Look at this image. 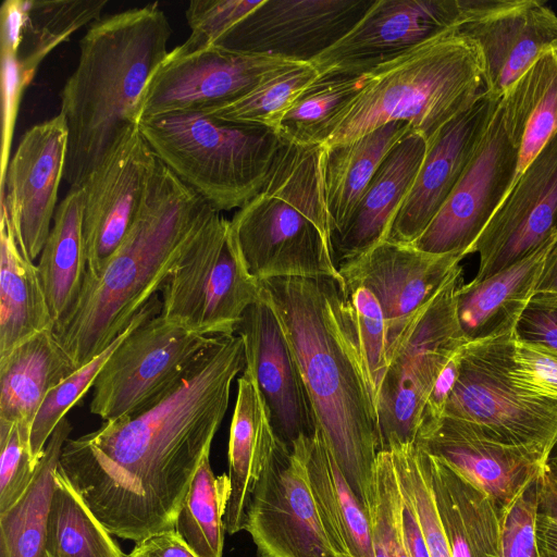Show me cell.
Wrapping results in <instances>:
<instances>
[{
  "label": "cell",
  "instance_id": "1",
  "mask_svg": "<svg viewBox=\"0 0 557 557\" xmlns=\"http://www.w3.org/2000/svg\"><path fill=\"white\" fill-rule=\"evenodd\" d=\"M245 368L240 336H210L180 384L154 407L65 442L58 469L112 535L138 543L175 529Z\"/></svg>",
  "mask_w": 557,
  "mask_h": 557
},
{
  "label": "cell",
  "instance_id": "2",
  "mask_svg": "<svg viewBox=\"0 0 557 557\" xmlns=\"http://www.w3.org/2000/svg\"><path fill=\"white\" fill-rule=\"evenodd\" d=\"M298 368L319 431L367 510L381 451L375 395L344 282L260 281Z\"/></svg>",
  "mask_w": 557,
  "mask_h": 557
},
{
  "label": "cell",
  "instance_id": "3",
  "mask_svg": "<svg viewBox=\"0 0 557 557\" xmlns=\"http://www.w3.org/2000/svg\"><path fill=\"white\" fill-rule=\"evenodd\" d=\"M215 210L159 159L125 239L81 292L53 332L75 367L88 363L123 333L162 290Z\"/></svg>",
  "mask_w": 557,
  "mask_h": 557
},
{
  "label": "cell",
  "instance_id": "4",
  "mask_svg": "<svg viewBox=\"0 0 557 557\" xmlns=\"http://www.w3.org/2000/svg\"><path fill=\"white\" fill-rule=\"evenodd\" d=\"M172 28L158 3L90 24L61 91L69 132L63 180L81 188L125 133L138 123L144 90L168 55Z\"/></svg>",
  "mask_w": 557,
  "mask_h": 557
},
{
  "label": "cell",
  "instance_id": "5",
  "mask_svg": "<svg viewBox=\"0 0 557 557\" xmlns=\"http://www.w3.org/2000/svg\"><path fill=\"white\" fill-rule=\"evenodd\" d=\"M483 90L480 52L454 28L366 73L324 145L354 140L392 122L407 123L428 145Z\"/></svg>",
  "mask_w": 557,
  "mask_h": 557
},
{
  "label": "cell",
  "instance_id": "6",
  "mask_svg": "<svg viewBox=\"0 0 557 557\" xmlns=\"http://www.w3.org/2000/svg\"><path fill=\"white\" fill-rule=\"evenodd\" d=\"M137 125L156 157L219 212L261 193L284 143L273 129L202 111L141 117Z\"/></svg>",
  "mask_w": 557,
  "mask_h": 557
},
{
  "label": "cell",
  "instance_id": "7",
  "mask_svg": "<svg viewBox=\"0 0 557 557\" xmlns=\"http://www.w3.org/2000/svg\"><path fill=\"white\" fill-rule=\"evenodd\" d=\"M260 292L230 220L214 211L162 288L161 313L206 336L235 334Z\"/></svg>",
  "mask_w": 557,
  "mask_h": 557
},
{
  "label": "cell",
  "instance_id": "8",
  "mask_svg": "<svg viewBox=\"0 0 557 557\" xmlns=\"http://www.w3.org/2000/svg\"><path fill=\"white\" fill-rule=\"evenodd\" d=\"M460 283L462 267L422 310L389 360L376 394L381 451L416 441L435 380L467 344L456 314Z\"/></svg>",
  "mask_w": 557,
  "mask_h": 557
},
{
  "label": "cell",
  "instance_id": "9",
  "mask_svg": "<svg viewBox=\"0 0 557 557\" xmlns=\"http://www.w3.org/2000/svg\"><path fill=\"white\" fill-rule=\"evenodd\" d=\"M209 339L162 313L149 319L103 364L90 412L106 422L148 411L180 384Z\"/></svg>",
  "mask_w": 557,
  "mask_h": 557
},
{
  "label": "cell",
  "instance_id": "10",
  "mask_svg": "<svg viewBox=\"0 0 557 557\" xmlns=\"http://www.w3.org/2000/svg\"><path fill=\"white\" fill-rule=\"evenodd\" d=\"M458 356V376L444 417L468 421L495 441L546 456L557 435V404L516 386L479 342L463 345Z\"/></svg>",
  "mask_w": 557,
  "mask_h": 557
},
{
  "label": "cell",
  "instance_id": "11",
  "mask_svg": "<svg viewBox=\"0 0 557 557\" xmlns=\"http://www.w3.org/2000/svg\"><path fill=\"white\" fill-rule=\"evenodd\" d=\"M519 145L500 107L451 194L411 245L465 258L509 191L517 175Z\"/></svg>",
  "mask_w": 557,
  "mask_h": 557
},
{
  "label": "cell",
  "instance_id": "12",
  "mask_svg": "<svg viewBox=\"0 0 557 557\" xmlns=\"http://www.w3.org/2000/svg\"><path fill=\"white\" fill-rule=\"evenodd\" d=\"M244 530L258 557H335L302 459L278 438L250 494Z\"/></svg>",
  "mask_w": 557,
  "mask_h": 557
},
{
  "label": "cell",
  "instance_id": "13",
  "mask_svg": "<svg viewBox=\"0 0 557 557\" xmlns=\"http://www.w3.org/2000/svg\"><path fill=\"white\" fill-rule=\"evenodd\" d=\"M294 63L218 46L193 52H181L175 47L151 75L140 99L138 121L230 103Z\"/></svg>",
  "mask_w": 557,
  "mask_h": 557
},
{
  "label": "cell",
  "instance_id": "14",
  "mask_svg": "<svg viewBox=\"0 0 557 557\" xmlns=\"http://www.w3.org/2000/svg\"><path fill=\"white\" fill-rule=\"evenodd\" d=\"M374 0H262L212 46L312 62L345 36Z\"/></svg>",
  "mask_w": 557,
  "mask_h": 557
},
{
  "label": "cell",
  "instance_id": "15",
  "mask_svg": "<svg viewBox=\"0 0 557 557\" xmlns=\"http://www.w3.org/2000/svg\"><path fill=\"white\" fill-rule=\"evenodd\" d=\"M230 224L257 280L327 276L343 281L329 238L289 201L261 191L237 210Z\"/></svg>",
  "mask_w": 557,
  "mask_h": 557
},
{
  "label": "cell",
  "instance_id": "16",
  "mask_svg": "<svg viewBox=\"0 0 557 557\" xmlns=\"http://www.w3.org/2000/svg\"><path fill=\"white\" fill-rule=\"evenodd\" d=\"M462 256L434 255L411 244L383 240L337 270L344 286H364L385 320L388 363L416 319L461 268Z\"/></svg>",
  "mask_w": 557,
  "mask_h": 557
},
{
  "label": "cell",
  "instance_id": "17",
  "mask_svg": "<svg viewBox=\"0 0 557 557\" xmlns=\"http://www.w3.org/2000/svg\"><path fill=\"white\" fill-rule=\"evenodd\" d=\"M456 30L478 48L483 88L502 98L545 51L557 48V14L536 0H459Z\"/></svg>",
  "mask_w": 557,
  "mask_h": 557
},
{
  "label": "cell",
  "instance_id": "18",
  "mask_svg": "<svg viewBox=\"0 0 557 557\" xmlns=\"http://www.w3.org/2000/svg\"><path fill=\"white\" fill-rule=\"evenodd\" d=\"M557 236V133L516 177L471 247L479 253L473 281L528 258Z\"/></svg>",
  "mask_w": 557,
  "mask_h": 557
},
{
  "label": "cell",
  "instance_id": "19",
  "mask_svg": "<svg viewBox=\"0 0 557 557\" xmlns=\"http://www.w3.org/2000/svg\"><path fill=\"white\" fill-rule=\"evenodd\" d=\"M459 0H374L356 25L311 63L321 75H362L456 28Z\"/></svg>",
  "mask_w": 557,
  "mask_h": 557
},
{
  "label": "cell",
  "instance_id": "20",
  "mask_svg": "<svg viewBox=\"0 0 557 557\" xmlns=\"http://www.w3.org/2000/svg\"><path fill=\"white\" fill-rule=\"evenodd\" d=\"M157 160L134 125L81 187L87 274L98 275L125 239Z\"/></svg>",
  "mask_w": 557,
  "mask_h": 557
},
{
  "label": "cell",
  "instance_id": "21",
  "mask_svg": "<svg viewBox=\"0 0 557 557\" xmlns=\"http://www.w3.org/2000/svg\"><path fill=\"white\" fill-rule=\"evenodd\" d=\"M67 139L65 119L59 113L28 128L9 162L0 210L7 214L20 250L33 262L51 230Z\"/></svg>",
  "mask_w": 557,
  "mask_h": 557
},
{
  "label": "cell",
  "instance_id": "22",
  "mask_svg": "<svg viewBox=\"0 0 557 557\" xmlns=\"http://www.w3.org/2000/svg\"><path fill=\"white\" fill-rule=\"evenodd\" d=\"M414 443L482 488L502 518L544 470L542 453L495 441L461 419L443 417L422 425Z\"/></svg>",
  "mask_w": 557,
  "mask_h": 557
},
{
  "label": "cell",
  "instance_id": "23",
  "mask_svg": "<svg viewBox=\"0 0 557 557\" xmlns=\"http://www.w3.org/2000/svg\"><path fill=\"white\" fill-rule=\"evenodd\" d=\"M499 101V97L483 90L470 108L450 120L426 145L421 168L386 240L412 244L425 231L459 182Z\"/></svg>",
  "mask_w": 557,
  "mask_h": 557
},
{
  "label": "cell",
  "instance_id": "24",
  "mask_svg": "<svg viewBox=\"0 0 557 557\" xmlns=\"http://www.w3.org/2000/svg\"><path fill=\"white\" fill-rule=\"evenodd\" d=\"M235 334L243 339L246 368L264 398L276 437L292 447L313 436L318 425L298 368L276 315L261 297L247 308Z\"/></svg>",
  "mask_w": 557,
  "mask_h": 557
},
{
  "label": "cell",
  "instance_id": "25",
  "mask_svg": "<svg viewBox=\"0 0 557 557\" xmlns=\"http://www.w3.org/2000/svg\"><path fill=\"white\" fill-rule=\"evenodd\" d=\"M425 152V140L413 132L388 152L347 224L331 236V252L336 269L386 240Z\"/></svg>",
  "mask_w": 557,
  "mask_h": 557
},
{
  "label": "cell",
  "instance_id": "26",
  "mask_svg": "<svg viewBox=\"0 0 557 557\" xmlns=\"http://www.w3.org/2000/svg\"><path fill=\"white\" fill-rule=\"evenodd\" d=\"M451 557H500L502 515L492 498L417 444Z\"/></svg>",
  "mask_w": 557,
  "mask_h": 557
},
{
  "label": "cell",
  "instance_id": "27",
  "mask_svg": "<svg viewBox=\"0 0 557 557\" xmlns=\"http://www.w3.org/2000/svg\"><path fill=\"white\" fill-rule=\"evenodd\" d=\"M305 465L318 516L335 557H374L368 512L352 492L319 429L292 446ZM290 447V448H292Z\"/></svg>",
  "mask_w": 557,
  "mask_h": 557
},
{
  "label": "cell",
  "instance_id": "28",
  "mask_svg": "<svg viewBox=\"0 0 557 557\" xmlns=\"http://www.w3.org/2000/svg\"><path fill=\"white\" fill-rule=\"evenodd\" d=\"M552 242L488 278L472 280L458 286L456 314L467 343L513 334L523 310L535 294Z\"/></svg>",
  "mask_w": 557,
  "mask_h": 557
},
{
  "label": "cell",
  "instance_id": "29",
  "mask_svg": "<svg viewBox=\"0 0 557 557\" xmlns=\"http://www.w3.org/2000/svg\"><path fill=\"white\" fill-rule=\"evenodd\" d=\"M276 442L268 406L252 373L245 368L237 380V398L230 429L231 495L224 516L226 533L232 535L244 530L250 494Z\"/></svg>",
  "mask_w": 557,
  "mask_h": 557
},
{
  "label": "cell",
  "instance_id": "30",
  "mask_svg": "<svg viewBox=\"0 0 557 557\" xmlns=\"http://www.w3.org/2000/svg\"><path fill=\"white\" fill-rule=\"evenodd\" d=\"M76 370L53 327L15 346L0 358V421L16 423L30 436L35 418L49 392Z\"/></svg>",
  "mask_w": 557,
  "mask_h": 557
},
{
  "label": "cell",
  "instance_id": "31",
  "mask_svg": "<svg viewBox=\"0 0 557 557\" xmlns=\"http://www.w3.org/2000/svg\"><path fill=\"white\" fill-rule=\"evenodd\" d=\"M54 326L38 267L18 248L0 213V358L30 336Z\"/></svg>",
  "mask_w": 557,
  "mask_h": 557
},
{
  "label": "cell",
  "instance_id": "32",
  "mask_svg": "<svg viewBox=\"0 0 557 557\" xmlns=\"http://www.w3.org/2000/svg\"><path fill=\"white\" fill-rule=\"evenodd\" d=\"M410 132L407 123L392 122L354 140L326 146L324 187L331 236L344 228L381 163Z\"/></svg>",
  "mask_w": 557,
  "mask_h": 557
},
{
  "label": "cell",
  "instance_id": "33",
  "mask_svg": "<svg viewBox=\"0 0 557 557\" xmlns=\"http://www.w3.org/2000/svg\"><path fill=\"white\" fill-rule=\"evenodd\" d=\"M71 432L72 424L64 417L49 437L30 484L12 507L0 513V557H47L55 473Z\"/></svg>",
  "mask_w": 557,
  "mask_h": 557
},
{
  "label": "cell",
  "instance_id": "34",
  "mask_svg": "<svg viewBox=\"0 0 557 557\" xmlns=\"http://www.w3.org/2000/svg\"><path fill=\"white\" fill-rule=\"evenodd\" d=\"M500 107L519 145L517 177L557 133V48L536 59L503 95Z\"/></svg>",
  "mask_w": 557,
  "mask_h": 557
},
{
  "label": "cell",
  "instance_id": "35",
  "mask_svg": "<svg viewBox=\"0 0 557 557\" xmlns=\"http://www.w3.org/2000/svg\"><path fill=\"white\" fill-rule=\"evenodd\" d=\"M83 208L82 188L70 189L57 206L37 264L54 324L75 302L87 271Z\"/></svg>",
  "mask_w": 557,
  "mask_h": 557
},
{
  "label": "cell",
  "instance_id": "36",
  "mask_svg": "<svg viewBox=\"0 0 557 557\" xmlns=\"http://www.w3.org/2000/svg\"><path fill=\"white\" fill-rule=\"evenodd\" d=\"M47 557H128L58 469Z\"/></svg>",
  "mask_w": 557,
  "mask_h": 557
},
{
  "label": "cell",
  "instance_id": "37",
  "mask_svg": "<svg viewBox=\"0 0 557 557\" xmlns=\"http://www.w3.org/2000/svg\"><path fill=\"white\" fill-rule=\"evenodd\" d=\"M364 74L320 75L284 115L277 134L297 145H324L362 87Z\"/></svg>",
  "mask_w": 557,
  "mask_h": 557
},
{
  "label": "cell",
  "instance_id": "38",
  "mask_svg": "<svg viewBox=\"0 0 557 557\" xmlns=\"http://www.w3.org/2000/svg\"><path fill=\"white\" fill-rule=\"evenodd\" d=\"M108 0L28 1L17 52L24 77L30 84L44 59L76 30L101 18Z\"/></svg>",
  "mask_w": 557,
  "mask_h": 557
},
{
  "label": "cell",
  "instance_id": "39",
  "mask_svg": "<svg viewBox=\"0 0 557 557\" xmlns=\"http://www.w3.org/2000/svg\"><path fill=\"white\" fill-rule=\"evenodd\" d=\"M231 495L228 474L215 475L207 453L189 486L175 530L199 557H222L224 516Z\"/></svg>",
  "mask_w": 557,
  "mask_h": 557
},
{
  "label": "cell",
  "instance_id": "40",
  "mask_svg": "<svg viewBox=\"0 0 557 557\" xmlns=\"http://www.w3.org/2000/svg\"><path fill=\"white\" fill-rule=\"evenodd\" d=\"M320 75L311 62H297L274 73L237 100L198 111L220 120L277 132L286 112Z\"/></svg>",
  "mask_w": 557,
  "mask_h": 557
},
{
  "label": "cell",
  "instance_id": "41",
  "mask_svg": "<svg viewBox=\"0 0 557 557\" xmlns=\"http://www.w3.org/2000/svg\"><path fill=\"white\" fill-rule=\"evenodd\" d=\"M162 300L158 294L134 318L128 327L100 355L77 369L73 374L49 392L45 398L32 426L30 455L36 468L53 430L65 417L66 412L92 387L110 355L138 326L160 314Z\"/></svg>",
  "mask_w": 557,
  "mask_h": 557
},
{
  "label": "cell",
  "instance_id": "42",
  "mask_svg": "<svg viewBox=\"0 0 557 557\" xmlns=\"http://www.w3.org/2000/svg\"><path fill=\"white\" fill-rule=\"evenodd\" d=\"M479 343L516 386L557 404V355L518 342L512 335Z\"/></svg>",
  "mask_w": 557,
  "mask_h": 557
},
{
  "label": "cell",
  "instance_id": "43",
  "mask_svg": "<svg viewBox=\"0 0 557 557\" xmlns=\"http://www.w3.org/2000/svg\"><path fill=\"white\" fill-rule=\"evenodd\" d=\"M401 491L391 451L377 454L367 512L374 557H410L400 522Z\"/></svg>",
  "mask_w": 557,
  "mask_h": 557
},
{
  "label": "cell",
  "instance_id": "44",
  "mask_svg": "<svg viewBox=\"0 0 557 557\" xmlns=\"http://www.w3.org/2000/svg\"><path fill=\"white\" fill-rule=\"evenodd\" d=\"M388 451L392 454L399 482L411 496L430 557H451L417 444H404Z\"/></svg>",
  "mask_w": 557,
  "mask_h": 557
},
{
  "label": "cell",
  "instance_id": "45",
  "mask_svg": "<svg viewBox=\"0 0 557 557\" xmlns=\"http://www.w3.org/2000/svg\"><path fill=\"white\" fill-rule=\"evenodd\" d=\"M354 309L360 345L375 395L388 367L384 314L375 295L364 286H344Z\"/></svg>",
  "mask_w": 557,
  "mask_h": 557
},
{
  "label": "cell",
  "instance_id": "46",
  "mask_svg": "<svg viewBox=\"0 0 557 557\" xmlns=\"http://www.w3.org/2000/svg\"><path fill=\"white\" fill-rule=\"evenodd\" d=\"M261 2L262 0L190 1L185 11L190 35L176 49L181 52H193L212 46Z\"/></svg>",
  "mask_w": 557,
  "mask_h": 557
},
{
  "label": "cell",
  "instance_id": "47",
  "mask_svg": "<svg viewBox=\"0 0 557 557\" xmlns=\"http://www.w3.org/2000/svg\"><path fill=\"white\" fill-rule=\"evenodd\" d=\"M35 470L30 436L23 434L16 423L0 421V513L24 494Z\"/></svg>",
  "mask_w": 557,
  "mask_h": 557
},
{
  "label": "cell",
  "instance_id": "48",
  "mask_svg": "<svg viewBox=\"0 0 557 557\" xmlns=\"http://www.w3.org/2000/svg\"><path fill=\"white\" fill-rule=\"evenodd\" d=\"M536 518L537 482L503 515L500 557H540L535 539Z\"/></svg>",
  "mask_w": 557,
  "mask_h": 557
},
{
  "label": "cell",
  "instance_id": "49",
  "mask_svg": "<svg viewBox=\"0 0 557 557\" xmlns=\"http://www.w3.org/2000/svg\"><path fill=\"white\" fill-rule=\"evenodd\" d=\"M28 85L29 83L22 73L17 52L7 48H1L2 140L0 161V203L4 200L5 196V175L11 160L10 151L20 103Z\"/></svg>",
  "mask_w": 557,
  "mask_h": 557
},
{
  "label": "cell",
  "instance_id": "50",
  "mask_svg": "<svg viewBox=\"0 0 557 557\" xmlns=\"http://www.w3.org/2000/svg\"><path fill=\"white\" fill-rule=\"evenodd\" d=\"M518 342L557 355V294L535 293L512 334Z\"/></svg>",
  "mask_w": 557,
  "mask_h": 557
},
{
  "label": "cell",
  "instance_id": "51",
  "mask_svg": "<svg viewBox=\"0 0 557 557\" xmlns=\"http://www.w3.org/2000/svg\"><path fill=\"white\" fill-rule=\"evenodd\" d=\"M128 557H199L175 530L162 531L136 543Z\"/></svg>",
  "mask_w": 557,
  "mask_h": 557
},
{
  "label": "cell",
  "instance_id": "52",
  "mask_svg": "<svg viewBox=\"0 0 557 557\" xmlns=\"http://www.w3.org/2000/svg\"><path fill=\"white\" fill-rule=\"evenodd\" d=\"M459 350L451 357L438 374L429 394L422 413L420 428L433 423L444 417V410L449 395L456 384L459 369ZM419 428V429H420ZM419 431V430H418Z\"/></svg>",
  "mask_w": 557,
  "mask_h": 557
},
{
  "label": "cell",
  "instance_id": "53",
  "mask_svg": "<svg viewBox=\"0 0 557 557\" xmlns=\"http://www.w3.org/2000/svg\"><path fill=\"white\" fill-rule=\"evenodd\" d=\"M399 486L401 491L400 522L409 556L430 557L424 534L411 496L408 490L400 482Z\"/></svg>",
  "mask_w": 557,
  "mask_h": 557
},
{
  "label": "cell",
  "instance_id": "54",
  "mask_svg": "<svg viewBox=\"0 0 557 557\" xmlns=\"http://www.w3.org/2000/svg\"><path fill=\"white\" fill-rule=\"evenodd\" d=\"M28 0H5L0 9L1 48L18 52Z\"/></svg>",
  "mask_w": 557,
  "mask_h": 557
},
{
  "label": "cell",
  "instance_id": "55",
  "mask_svg": "<svg viewBox=\"0 0 557 557\" xmlns=\"http://www.w3.org/2000/svg\"><path fill=\"white\" fill-rule=\"evenodd\" d=\"M537 513L557 522V478L545 469L537 481Z\"/></svg>",
  "mask_w": 557,
  "mask_h": 557
},
{
  "label": "cell",
  "instance_id": "56",
  "mask_svg": "<svg viewBox=\"0 0 557 557\" xmlns=\"http://www.w3.org/2000/svg\"><path fill=\"white\" fill-rule=\"evenodd\" d=\"M535 539L540 557H557V522L537 513Z\"/></svg>",
  "mask_w": 557,
  "mask_h": 557
},
{
  "label": "cell",
  "instance_id": "57",
  "mask_svg": "<svg viewBox=\"0 0 557 557\" xmlns=\"http://www.w3.org/2000/svg\"><path fill=\"white\" fill-rule=\"evenodd\" d=\"M535 293L557 294V236L553 239L545 256Z\"/></svg>",
  "mask_w": 557,
  "mask_h": 557
},
{
  "label": "cell",
  "instance_id": "58",
  "mask_svg": "<svg viewBox=\"0 0 557 557\" xmlns=\"http://www.w3.org/2000/svg\"><path fill=\"white\" fill-rule=\"evenodd\" d=\"M544 469L557 478V435L546 453Z\"/></svg>",
  "mask_w": 557,
  "mask_h": 557
}]
</instances>
